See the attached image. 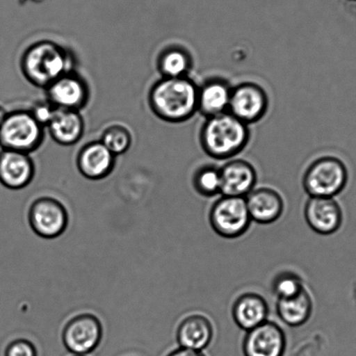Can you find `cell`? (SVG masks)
I'll list each match as a JSON object with an SVG mask.
<instances>
[{"mask_svg": "<svg viewBox=\"0 0 356 356\" xmlns=\"http://www.w3.org/2000/svg\"><path fill=\"white\" fill-rule=\"evenodd\" d=\"M199 86L188 77L163 78L152 88V109L161 120L184 122L198 112Z\"/></svg>", "mask_w": 356, "mask_h": 356, "instance_id": "1", "label": "cell"}, {"mask_svg": "<svg viewBox=\"0 0 356 356\" xmlns=\"http://www.w3.org/2000/svg\"><path fill=\"white\" fill-rule=\"evenodd\" d=\"M250 139V127L230 113L207 118L200 132V143L209 156L227 160L239 154Z\"/></svg>", "mask_w": 356, "mask_h": 356, "instance_id": "2", "label": "cell"}, {"mask_svg": "<svg viewBox=\"0 0 356 356\" xmlns=\"http://www.w3.org/2000/svg\"><path fill=\"white\" fill-rule=\"evenodd\" d=\"M68 63V56L63 48L43 41L33 44L24 54L22 70L33 84L47 88L67 74Z\"/></svg>", "mask_w": 356, "mask_h": 356, "instance_id": "3", "label": "cell"}, {"mask_svg": "<svg viewBox=\"0 0 356 356\" xmlns=\"http://www.w3.org/2000/svg\"><path fill=\"white\" fill-rule=\"evenodd\" d=\"M347 168L341 160L333 156L316 159L304 172L302 186L309 197L334 198L347 186Z\"/></svg>", "mask_w": 356, "mask_h": 356, "instance_id": "4", "label": "cell"}, {"mask_svg": "<svg viewBox=\"0 0 356 356\" xmlns=\"http://www.w3.org/2000/svg\"><path fill=\"white\" fill-rule=\"evenodd\" d=\"M252 222L246 200L221 195L211 207L209 223L225 239H237L246 234Z\"/></svg>", "mask_w": 356, "mask_h": 356, "instance_id": "5", "label": "cell"}, {"mask_svg": "<svg viewBox=\"0 0 356 356\" xmlns=\"http://www.w3.org/2000/svg\"><path fill=\"white\" fill-rule=\"evenodd\" d=\"M42 139V126L31 112L8 114L0 126V146L4 150L29 154L40 146Z\"/></svg>", "mask_w": 356, "mask_h": 356, "instance_id": "6", "label": "cell"}, {"mask_svg": "<svg viewBox=\"0 0 356 356\" xmlns=\"http://www.w3.org/2000/svg\"><path fill=\"white\" fill-rule=\"evenodd\" d=\"M29 222L38 236L43 239H55L63 234L68 227L67 207L53 197H40L31 204Z\"/></svg>", "mask_w": 356, "mask_h": 356, "instance_id": "7", "label": "cell"}, {"mask_svg": "<svg viewBox=\"0 0 356 356\" xmlns=\"http://www.w3.org/2000/svg\"><path fill=\"white\" fill-rule=\"evenodd\" d=\"M103 337L102 321L95 314H77L65 324L62 341L74 355H88L99 347Z\"/></svg>", "mask_w": 356, "mask_h": 356, "instance_id": "8", "label": "cell"}, {"mask_svg": "<svg viewBox=\"0 0 356 356\" xmlns=\"http://www.w3.org/2000/svg\"><path fill=\"white\" fill-rule=\"evenodd\" d=\"M268 105L267 92L260 85L243 82L232 88L228 113L250 125L264 119Z\"/></svg>", "mask_w": 356, "mask_h": 356, "instance_id": "9", "label": "cell"}, {"mask_svg": "<svg viewBox=\"0 0 356 356\" xmlns=\"http://www.w3.org/2000/svg\"><path fill=\"white\" fill-rule=\"evenodd\" d=\"M286 348L284 331L268 320L248 331L243 342L244 356H284Z\"/></svg>", "mask_w": 356, "mask_h": 356, "instance_id": "10", "label": "cell"}, {"mask_svg": "<svg viewBox=\"0 0 356 356\" xmlns=\"http://www.w3.org/2000/svg\"><path fill=\"white\" fill-rule=\"evenodd\" d=\"M304 218L314 233L330 235L340 229L343 213L334 198L309 197L304 207Z\"/></svg>", "mask_w": 356, "mask_h": 356, "instance_id": "11", "label": "cell"}, {"mask_svg": "<svg viewBox=\"0 0 356 356\" xmlns=\"http://www.w3.org/2000/svg\"><path fill=\"white\" fill-rule=\"evenodd\" d=\"M220 171L221 195L246 198L255 188L257 172L250 162L236 159L227 161Z\"/></svg>", "mask_w": 356, "mask_h": 356, "instance_id": "12", "label": "cell"}, {"mask_svg": "<svg viewBox=\"0 0 356 356\" xmlns=\"http://www.w3.org/2000/svg\"><path fill=\"white\" fill-rule=\"evenodd\" d=\"M34 165L29 154L4 150L0 153V183L13 190L25 188L34 177Z\"/></svg>", "mask_w": 356, "mask_h": 356, "instance_id": "13", "label": "cell"}, {"mask_svg": "<svg viewBox=\"0 0 356 356\" xmlns=\"http://www.w3.org/2000/svg\"><path fill=\"white\" fill-rule=\"evenodd\" d=\"M47 95L56 108L78 111L85 105L88 91L81 78L67 72L47 86Z\"/></svg>", "mask_w": 356, "mask_h": 356, "instance_id": "14", "label": "cell"}, {"mask_svg": "<svg viewBox=\"0 0 356 356\" xmlns=\"http://www.w3.org/2000/svg\"><path fill=\"white\" fill-rule=\"evenodd\" d=\"M245 200L252 221L258 224L275 223L284 211V200L281 193L267 186L254 188Z\"/></svg>", "mask_w": 356, "mask_h": 356, "instance_id": "15", "label": "cell"}, {"mask_svg": "<svg viewBox=\"0 0 356 356\" xmlns=\"http://www.w3.org/2000/svg\"><path fill=\"white\" fill-rule=\"evenodd\" d=\"M212 321L202 314H192L179 323L176 340L179 347L202 352L213 341Z\"/></svg>", "mask_w": 356, "mask_h": 356, "instance_id": "16", "label": "cell"}, {"mask_svg": "<svg viewBox=\"0 0 356 356\" xmlns=\"http://www.w3.org/2000/svg\"><path fill=\"white\" fill-rule=\"evenodd\" d=\"M269 307L267 300L257 293H244L234 300L232 316L235 324L246 332L268 321Z\"/></svg>", "mask_w": 356, "mask_h": 356, "instance_id": "17", "label": "cell"}, {"mask_svg": "<svg viewBox=\"0 0 356 356\" xmlns=\"http://www.w3.org/2000/svg\"><path fill=\"white\" fill-rule=\"evenodd\" d=\"M114 156L102 141L86 145L79 152L78 168L86 179L98 181L113 171Z\"/></svg>", "mask_w": 356, "mask_h": 356, "instance_id": "18", "label": "cell"}, {"mask_svg": "<svg viewBox=\"0 0 356 356\" xmlns=\"http://www.w3.org/2000/svg\"><path fill=\"white\" fill-rule=\"evenodd\" d=\"M232 86L222 79H211L198 91V112L207 118L228 112Z\"/></svg>", "mask_w": 356, "mask_h": 356, "instance_id": "19", "label": "cell"}, {"mask_svg": "<svg viewBox=\"0 0 356 356\" xmlns=\"http://www.w3.org/2000/svg\"><path fill=\"white\" fill-rule=\"evenodd\" d=\"M51 137L64 146L77 143L84 132V122L77 111L58 109L48 124Z\"/></svg>", "mask_w": 356, "mask_h": 356, "instance_id": "20", "label": "cell"}, {"mask_svg": "<svg viewBox=\"0 0 356 356\" xmlns=\"http://www.w3.org/2000/svg\"><path fill=\"white\" fill-rule=\"evenodd\" d=\"M313 312V300L306 289L291 298L277 300L276 313L282 323L298 327L309 320Z\"/></svg>", "mask_w": 356, "mask_h": 356, "instance_id": "21", "label": "cell"}, {"mask_svg": "<svg viewBox=\"0 0 356 356\" xmlns=\"http://www.w3.org/2000/svg\"><path fill=\"white\" fill-rule=\"evenodd\" d=\"M192 58L181 47L165 50L159 58V69L164 78L188 77L192 68Z\"/></svg>", "mask_w": 356, "mask_h": 356, "instance_id": "22", "label": "cell"}, {"mask_svg": "<svg viewBox=\"0 0 356 356\" xmlns=\"http://www.w3.org/2000/svg\"><path fill=\"white\" fill-rule=\"evenodd\" d=\"M193 186L197 193L207 198L220 195V168L214 165H203L197 169L193 176Z\"/></svg>", "mask_w": 356, "mask_h": 356, "instance_id": "23", "label": "cell"}, {"mask_svg": "<svg viewBox=\"0 0 356 356\" xmlns=\"http://www.w3.org/2000/svg\"><path fill=\"white\" fill-rule=\"evenodd\" d=\"M304 289L302 279L292 272H283L275 276L272 290L277 300L291 298L299 295Z\"/></svg>", "mask_w": 356, "mask_h": 356, "instance_id": "24", "label": "cell"}, {"mask_svg": "<svg viewBox=\"0 0 356 356\" xmlns=\"http://www.w3.org/2000/svg\"><path fill=\"white\" fill-rule=\"evenodd\" d=\"M102 139V143L113 155L126 153L132 141L129 131L119 125L109 127Z\"/></svg>", "mask_w": 356, "mask_h": 356, "instance_id": "25", "label": "cell"}, {"mask_svg": "<svg viewBox=\"0 0 356 356\" xmlns=\"http://www.w3.org/2000/svg\"><path fill=\"white\" fill-rule=\"evenodd\" d=\"M5 356H38V350L33 341L19 338L6 346Z\"/></svg>", "mask_w": 356, "mask_h": 356, "instance_id": "26", "label": "cell"}, {"mask_svg": "<svg viewBox=\"0 0 356 356\" xmlns=\"http://www.w3.org/2000/svg\"><path fill=\"white\" fill-rule=\"evenodd\" d=\"M56 110V107H54L51 103H43L39 104V105L34 107L31 113L35 118L37 122H39L41 126H43L49 124Z\"/></svg>", "mask_w": 356, "mask_h": 356, "instance_id": "27", "label": "cell"}, {"mask_svg": "<svg viewBox=\"0 0 356 356\" xmlns=\"http://www.w3.org/2000/svg\"><path fill=\"white\" fill-rule=\"evenodd\" d=\"M167 356H206L203 352L191 350V349L179 347L169 353Z\"/></svg>", "mask_w": 356, "mask_h": 356, "instance_id": "28", "label": "cell"}, {"mask_svg": "<svg viewBox=\"0 0 356 356\" xmlns=\"http://www.w3.org/2000/svg\"><path fill=\"white\" fill-rule=\"evenodd\" d=\"M6 115H8V114H6L5 109L3 108L1 106H0V126L2 125V123L4 122Z\"/></svg>", "mask_w": 356, "mask_h": 356, "instance_id": "29", "label": "cell"}, {"mask_svg": "<svg viewBox=\"0 0 356 356\" xmlns=\"http://www.w3.org/2000/svg\"><path fill=\"white\" fill-rule=\"evenodd\" d=\"M74 356H88V355H74Z\"/></svg>", "mask_w": 356, "mask_h": 356, "instance_id": "30", "label": "cell"}]
</instances>
